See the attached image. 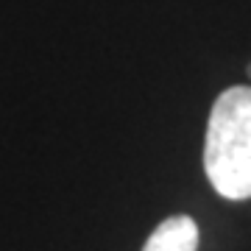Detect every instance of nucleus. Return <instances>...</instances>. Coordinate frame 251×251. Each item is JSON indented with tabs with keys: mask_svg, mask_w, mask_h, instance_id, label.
Returning a JSON list of instances; mask_svg holds the SVG:
<instances>
[{
	"mask_svg": "<svg viewBox=\"0 0 251 251\" xmlns=\"http://www.w3.org/2000/svg\"><path fill=\"white\" fill-rule=\"evenodd\" d=\"M204 171L218 196L251 198V87H229L209 112Z\"/></svg>",
	"mask_w": 251,
	"mask_h": 251,
	"instance_id": "1",
	"label": "nucleus"
},
{
	"mask_svg": "<svg viewBox=\"0 0 251 251\" xmlns=\"http://www.w3.org/2000/svg\"><path fill=\"white\" fill-rule=\"evenodd\" d=\"M246 73H249V78H251V64H249V70H246Z\"/></svg>",
	"mask_w": 251,
	"mask_h": 251,
	"instance_id": "2",
	"label": "nucleus"
}]
</instances>
